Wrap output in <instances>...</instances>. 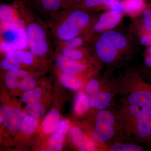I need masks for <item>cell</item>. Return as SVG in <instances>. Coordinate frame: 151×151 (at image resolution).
<instances>
[{
    "mask_svg": "<svg viewBox=\"0 0 151 151\" xmlns=\"http://www.w3.org/2000/svg\"><path fill=\"white\" fill-rule=\"evenodd\" d=\"M96 18L93 12L73 6L52 14L47 25L54 45L84 34Z\"/></svg>",
    "mask_w": 151,
    "mask_h": 151,
    "instance_id": "6da1fadb",
    "label": "cell"
},
{
    "mask_svg": "<svg viewBox=\"0 0 151 151\" xmlns=\"http://www.w3.org/2000/svg\"><path fill=\"white\" fill-rule=\"evenodd\" d=\"M19 6L24 22L28 39V49L41 59L55 57V46L47 24L29 9L23 1Z\"/></svg>",
    "mask_w": 151,
    "mask_h": 151,
    "instance_id": "7a4b0ae2",
    "label": "cell"
},
{
    "mask_svg": "<svg viewBox=\"0 0 151 151\" xmlns=\"http://www.w3.org/2000/svg\"><path fill=\"white\" fill-rule=\"evenodd\" d=\"M90 43L89 48L105 63L113 62L120 55L133 49L130 37L113 29L101 34Z\"/></svg>",
    "mask_w": 151,
    "mask_h": 151,
    "instance_id": "3957f363",
    "label": "cell"
},
{
    "mask_svg": "<svg viewBox=\"0 0 151 151\" xmlns=\"http://www.w3.org/2000/svg\"><path fill=\"white\" fill-rule=\"evenodd\" d=\"M1 52L28 49V39L24 22L1 27Z\"/></svg>",
    "mask_w": 151,
    "mask_h": 151,
    "instance_id": "277c9868",
    "label": "cell"
},
{
    "mask_svg": "<svg viewBox=\"0 0 151 151\" xmlns=\"http://www.w3.org/2000/svg\"><path fill=\"white\" fill-rule=\"evenodd\" d=\"M123 14L108 10L96 17L91 27L83 35L87 43H90L101 34L117 26L122 21Z\"/></svg>",
    "mask_w": 151,
    "mask_h": 151,
    "instance_id": "5b68a950",
    "label": "cell"
},
{
    "mask_svg": "<svg viewBox=\"0 0 151 151\" xmlns=\"http://www.w3.org/2000/svg\"><path fill=\"white\" fill-rule=\"evenodd\" d=\"M56 70L60 72L79 76L85 72L87 65L84 60H74L56 52L54 57Z\"/></svg>",
    "mask_w": 151,
    "mask_h": 151,
    "instance_id": "8992f818",
    "label": "cell"
},
{
    "mask_svg": "<svg viewBox=\"0 0 151 151\" xmlns=\"http://www.w3.org/2000/svg\"><path fill=\"white\" fill-rule=\"evenodd\" d=\"M1 27L24 22L18 1L0 5Z\"/></svg>",
    "mask_w": 151,
    "mask_h": 151,
    "instance_id": "52a82bcc",
    "label": "cell"
},
{
    "mask_svg": "<svg viewBox=\"0 0 151 151\" xmlns=\"http://www.w3.org/2000/svg\"><path fill=\"white\" fill-rule=\"evenodd\" d=\"M130 32L132 36L142 45H151V26L143 21L133 23L130 28Z\"/></svg>",
    "mask_w": 151,
    "mask_h": 151,
    "instance_id": "ba28073f",
    "label": "cell"
},
{
    "mask_svg": "<svg viewBox=\"0 0 151 151\" xmlns=\"http://www.w3.org/2000/svg\"><path fill=\"white\" fill-rule=\"evenodd\" d=\"M69 137L72 143L79 150L93 151L96 148V144L92 139L86 137L78 127H72L69 130Z\"/></svg>",
    "mask_w": 151,
    "mask_h": 151,
    "instance_id": "9c48e42d",
    "label": "cell"
},
{
    "mask_svg": "<svg viewBox=\"0 0 151 151\" xmlns=\"http://www.w3.org/2000/svg\"><path fill=\"white\" fill-rule=\"evenodd\" d=\"M16 53L23 70L30 68H45L46 66L47 61L37 56L28 49L18 50Z\"/></svg>",
    "mask_w": 151,
    "mask_h": 151,
    "instance_id": "30bf717a",
    "label": "cell"
},
{
    "mask_svg": "<svg viewBox=\"0 0 151 151\" xmlns=\"http://www.w3.org/2000/svg\"><path fill=\"white\" fill-rule=\"evenodd\" d=\"M137 132L139 136L145 138L151 135V109L142 108L136 116Z\"/></svg>",
    "mask_w": 151,
    "mask_h": 151,
    "instance_id": "8fae6325",
    "label": "cell"
},
{
    "mask_svg": "<svg viewBox=\"0 0 151 151\" xmlns=\"http://www.w3.org/2000/svg\"><path fill=\"white\" fill-rule=\"evenodd\" d=\"M37 8L50 15L67 7L68 0H34Z\"/></svg>",
    "mask_w": 151,
    "mask_h": 151,
    "instance_id": "7c38bea8",
    "label": "cell"
},
{
    "mask_svg": "<svg viewBox=\"0 0 151 151\" xmlns=\"http://www.w3.org/2000/svg\"><path fill=\"white\" fill-rule=\"evenodd\" d=\"M116 1L117 0H82L70 6L79 8L94 12V11L100 10H109L112 4Z\"/></svg>",
    "mask_w": 151,
    "mask_h": 151,
    "instance_id": "4fadbf2b",
    "label": "cell"
},
{
    "mask_svg": "<svg viewBox=\"0 0 151 151\" xmlns=\"http://www.w3.org/2000/svg\"><path fill=\"white\" fill-rule=\"evenodd\" d=\"M31 73L23 69L8 70L4 75L6 86L10 89L17 88L20 82Z\"/></svg>",
    "mask_w": 151,
    "mask_h": 151,
    "instance_id": "5bb4252c",
    "label": "cell"
},
{
    "mask_svg": "<svg viewBox=\"0 0 151 151\" xmlns=\"http://www.w3.org/2000/svg\"><path fill=\"white\" fill-rule=\"evenodd\" d=\"M60 113L57 109H52L46 115L42 124V132L46 134H51L55 132L59 125Z\"/></svg>",
    "mask_w": 151,
    "mask_h": 151,
    "instance_id": "9a60e30c",
    "label": "cell"
},
{
    "mask_svg": "<svg viewBox=\"0 0 151 151\" xmlns=\"http://www.w3.org/2000/svg\"><path fill=\"white\" fill-rule=\"evenodd\" d=\"M114 130L112 126L96 123L92 133V137L97 142L104 143L108 142L113 137Z\"/></svg>",
    "mask_w": 151,
    "mask_h": 151,
    "instance_id": "2e32d148",
    "label": "cell"
},
{
    "mask_svg": "<svg viewBox=\"0 0 151 151\" xmlns=\"http://www.w3.org/2000/svg\"><path fill=\"white\" fill-rule=\"evenodd\" d=\"M124 13L132 17L142 14L147 4L145 0H122Z\"/></svg>",
    "mask_w": 151,
    "mask_h": 151,
    "instance_id": "e0dca14e",
    "label": "cell"
},
{
    "mask_svg": "<svg viewBox=\"0 0 151 151\" xmlns=\"http://www.w3.org/2000/svg\"><path fill=\"white\" fill-rule=\"evenodd\" d=\"M89 47H87L78 48H63L55 50L56 52L70 59L84 60L89 56Z\"/></svg>",
    "mask_w": 151,
    "mask_h": 151,
    "instance_id": "ac0fdd59",
    "label": "cell"
},
{
    "mask_svg": "<svg viewBox=\"0 0 151 151\" xmlns=\"http://www.w3.org/2000/svg\"><path fill=\"white\" fill-rule=\"evenodd\" d=\"M128 101L130 104L142 108L151 109V92L142 90L133 92L129 96Z\"/></svg>",
    "mask_w": 151,
    "mask_h": 151,
    "instance_id": "d6986e66",
    "label": "cell"
},
{
    "mask_svg": "<svg viewBox=\"0 0 151 151\" xmlns=\"http://www.w3.org/2000/svg\"><path fill=\"white\" fill-rule=\"evenodd\" d=\"M56 71L60 82L66 88L71 90H77L83 85V82L78 76L63 73L57 70Z\"/></svg>",
    "mask_w": 151,
    "mask_h": 151,
    "instance_id": "ffe728a7",
    "label": "cell"
},
{
    "mask_svg": "<svg viewBox=\"0 0 151 151\" xmlns=\"http://www.w3.org/2000/svg\"><path fill=\"white\" fill-rule=\"evenodd\" d=\"M4 58L1 61V66L6 70L22 69V64L19 61L16 52L10 51L4 54Z\"/></svg>",
    "mask_w": 151,
    "mask_h": 151,
    "instance_id": "44dd1931",
    "label": "cell"
},
{
    "mask_svg": "<svg viewBox=\"0 0 151 151\" xmlns=\"http://www.w3.org/2000/svg\"><path fill=\"white\" fill-rule=\"evenodd\" d=\"M87 43L84 35H81L76 37L58 42L55 44V50L63 48H78L86 46Z\"/></svg>",
    "mask_w": 151,
    "mask_h": 151,
    "instance_id": "7402d4cb",
    "label": "cell"
},
{
    "mask_svg": "<svg viewBox=\"0 0 151 151\" xmlns=\"http://www.w3.org/2000/svg\"><path fill=\"white\" fill-rule=\"evenodd\" d=\"M36 119L30 115H26L19 129L20 133L26 136L32 134L37 127L38 122Z\"/></svg>",
    "mask_w": 151,
    "mask_h": 151,
    "instance_id": "603a6c76",
    "label": "cell"
},
{
    "mask_svg": "<svg viewBox=\"0 0 151 151\" xmlns=\"http://www.w3.org/2000/svg\"><path fill=\"white\" fill-rule=\"evenodd\" d=\"M89 106V99L83 92H79L76 98L74 111L76 114L81 115L86 112Z\"/></svg>",
    "mask_w": 151,
    "mask_h": 151,
    "instance_id": "cb8c5ba5",
    "label": "cell"
},
{
    "mask_svg": "<svg viewBox=\"0 0 151 151\" xmlns=\"http://www.w3.org/2000/svg\"><path fill=\"white\" fill-rule=\"evenodd\" d=\"M26 115L25 111L22 110L20 108H18L17 110L12 116L9 122L7 128L9 131L14 132L19 130Z\"/></svg>",
    "mask_w": 151,
    "mask_h": 151,
    "instance_id": "d4e9b609",
    "label": "cell"
},
{
    "mask_svg": "<svg viewBox=\"0 0 151 151\" xmlns=\"http://www.w3.org/2000/svg\"><path fill=\"white\" fill-rule=\"evenodd\" d=\"M112 98V95L109 92H98L96 94L94 108L100 110L105 109L111 103Z\"/></svg>",
    "mask_w": 151,
    "mask_h": 151,
    "instance_id": "484cf974",
    "label": "cell"
},
{
    "mask_svg": "<svg viewBox=\"0 0 151 151\" xmlns=\"http://www.w3.org/2000/svg\"><path fill=\"white\" fill-rule=\"evenodd\" d=\"M42 92L39 88L25 92L22 95V100L27 105L32 104L40 100Z\"/></svg>",
    "mask_w": 151,
    "mask_h": 151,
    "instance_id": "4316f807",
    "label": "cell"
},
{
    "mask_svg": "<svg viewBox=\"0 0 151 151\" xmlns=\"http://www.w3.org/2000/svg\"><path fill=\"white\" fill-rule=\"evenodd\" d=\"M26 110L29 115L37 119L42 117L45 113V109L41 103L40 100L27 105Z\"/></svg>",
    "mask_w": 151,
    "mask_h": 151,
    "instance_id": "83f0119b",
    "label": "cell"
},
{
    "mask_svg": "<svg viewBox=\"0 0 151 151\" xmlns=\"http://www.w3.org/2000/svg\"><path fill=\"white\" fill-rule=\"evenodd\" d=\"M65 139L63 134L55 133L49 139L48 151L61 150L62 148V144Z\"/></svg>",
    "mask_w": 151,
    "mask_h": 151,
    "instance_id": "f1b7e54d",
    "label": "cell"
},
{
    "mask_svg": "<svg viewBox=\"0 0 151 151\" xmlns=\"http://www.w3.org/2000/svg\"><path fill=\"white\" fill-rule=\"evenodd\" d=\"M115 118L113 113L109 111L102 110L97 113L96 123L106 124L112 126L114 124Z\"/></svg>",
    "mask_w": 151,
    "mask_h": 151,
    "instance_id": "f546056e",
    "label": "cell"
},
{
    "mask_svg": "<svg viewBox=\"0 0 151 151\" xmlns=\"http://www.w3.org/2000/svg\"><path fill=\"white\" fill-rule=\"evenodd\" d=\"M36 84V79L31 73L20 82L18 87L22 91L27 92L34 89Z\"/></svg>",
    "mask_w": 151,
    "mask_h": 151,
    "instance_id": "4dcf8cb0",
    "label": "cell"
},
{
    "mask_svg": "<svg viewBox=\"0 0 151 151\" xmlns=\"http://www.w3.org/2000/svg\"><path fill=\"white\" fill-rule=\"evenodd\" d=\"M18 108H12L6 105H3L2 106L1 115L4 119V122L3 123L4 128H7L10 120L13 115L16 112Z\"/></svg>",
    "mask_w": 151,
    "mask_h": 151,
    "instance_id": "1f68e13d",
    "label": "cell"
},
{
    "mask_svg": "<svg viewBox=\"0 0 151 151\" xmlns=\"http://www.w3.org/2000/svg\"><path fill=\"white\" fill-rule=\"evenodd\" d=\"M111 151H142L140 147L131 144H124L117 143L113 145L110 149Z\"/></svg>",
    "mask_w": 151,
    "mask_h": 151,
    "instance_id": "d6a6232c",
    "label": "cell"
},
{
    "mask_svg": "<svg viewBox=\"0 0 151 151\" xmlns=\"http://www.w3.org/2000/svg\"><path fill=\"white\" fill-rule=\"evenodd\" d=\"M99 87L100 84L98 81L96 79H92L86 84L85 90L88 94L93 95L99 92Z\"/></svg>",
    "mask_w": 151,
    "mask_h": 151,
    "instance_id": "836d02e7",
    "label": "cell"
},
{
    "mask_svg": "<svg viewBox=\"0 0 151 151\" xmlns=\"http://www.w3.org/2000/svg\"><path fill=\"white\" fill-rule=\"evenodd\" d=\"M142 15L143 21L151 26V1L147 5Z\"/></svg>",
    "mask_w": 151,
    "mask_h": 151,
    "instance_id": "e575fe53",
    "label": "cell"
},
{
    "mask_svg": "<svg viewBox=\"0 0 151 151\" xmlns=\"http://www.w3.org/2000/svg\"><path fill=\"white\" fill-rule=\"evenodd\" d=\"M69 129V124L67 120L62 119L60 122L59 125L55 131V133L58 134H64Z\"/></svg>",
    "mask_w": 151,
    "mask_h": 151,
    "instance_id": "d590c367",
    "label": "cell"
},
{
    "mask_svg": "<svg viewBox=\"0 0 151 151\" xmlns=\"http://www.w3.org/2000/svg\"><path fill=\"white\" fill-rule=\"evenodd\" d=\"M108 10L113 11L119 13L123 14L124 13V7L122 0H117L116 1Z\"/></svg>",
    "mask_w": 151,
    "mask_h": 151,
    "instance_id": "8d00e7d4",
    "label": "cell"
},
{
    "mask_svg": "<svg viewBox=\"0 0 151 151\" xmlns=\"http://www.w3.org/2000/svg\"><path fill=\"white\" fill-rule=\"evenodd\" d=\"M141 109L140 108L139 106L137 105H134V104H132V105L130 106L129 111L130 113L132 114L133 116L136 117L140 111Z\"/></svg>",
    "mask_w": 151,
    "mask_h": 151,
    "instance_id": "74e56055",
    "label": "cell"
},
{
    "mask_svg": "<svg viewBox=\"0 0 151 151\" xmlns=\"http://www.w3.org/2000/svg\"><path fill=\"white\" fill-rule=\"evenodd\" d=\"M145 62L146 65L149 67H151V55H146Z\"/></svg>",
    "mask_w": 151,
    "mask_h": 151,
    "instance_id": "f35d334b",
    "label": "cell"
},
{
    "mask_svg": "<svg viewBox=\"0 0 151 151\" xmlns=\"http://www.w3.org/2000/svg\"><path fill=\"white\" fill-rule=\"evenodd\" d=\"M82 1V0H68V4L67 7L79 3V2Z\"/></svg>",
    "mask_w": 151,
    "mask_h": 151,
    "instance_id": "ab89813d",
    "label": "cell"
},
{
    "mask_svg": "<svg viewBox=\"0 0 151 151\" xmlns=\"http://www.w3.org/2000/svg\"><path fill=\"white\" fill-rule=\"evenodd\" d=\"M146 55H151V45L148 47L147 48L146 50Z\"/></svg>",
    "mask_w": 151,
    "mask_h": 151,
    "instance_id": "60d3db41",
    "label": "cell"
},
{
    "mask_svg": "<svg viewBox=\"0 0 151 151\" xmlns=\"http://www.w3.org/2000/svg\"><path fill=\"white\" fill-rule=\"evenodd\" d=\"M0 121H1V123H3L4 122V119L3 118V116L1 115V116H0Z\"/></svg>",
    "mask_w": 151,
    "mask_h": 151,
    "instance_id": "b9f144b4",
    "label": "cell"
}]
</instances>
